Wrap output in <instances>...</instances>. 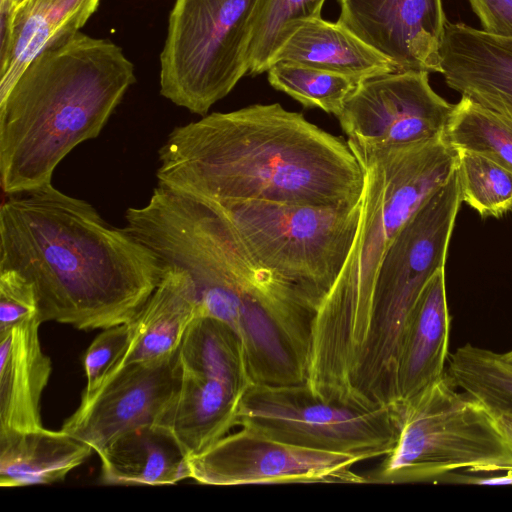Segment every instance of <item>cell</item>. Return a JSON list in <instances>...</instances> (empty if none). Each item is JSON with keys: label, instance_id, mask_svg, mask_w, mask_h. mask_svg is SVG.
I'll list each match as a JSON object with an SVG mask.
<instances>
[{"label": "cell", "instance_id": "5", "mask_svg": "<svg viewBox=\"0 0 512 512\" xmlns=\"http://www.w3.org/2000/svg\"><path fill=\"white\" fill-rule=\"evenodd\" d=\"M399 408L396 445L368 483L432 482L458 470L512 474V445L487 408L446 372Z\"/></svg>", "mask_w": 512, "mask_h": 512}, {"label": "cell", "instance_id": "6", "mask_svg": "<svg viewBox=\"0 0 512 512\" xmlns=\"http://www.w3.org/2000/svg\"><path fill=\"white\" fill-rule=\"evenodd\" d=\"M218 204L251 255L318 309L352 249L362 199L339 206L266 201Z\"/></svg>", "mask_w": 512, "mask_h": 512}, {"label": "cell", "instance_id": "10", "mask_svg": "<svg viewBox=\"0 0 512 512\" xmlns=\"http://www.w3.org/2000/svg\"><path fill=\"white\" fill-rule=\"evenodd\" d=\"M454 105L432 89L428 72H391L360 81L337 118L348 141L385 147L444 133Z\"/></svg>", "mask_w": 512, "mask_h": 512}, {"label": "cell", "instance_id": "26", "mask_svg": "<svg viewBox=\"0 0 512 512\" xmlns=\"http://www.w3.org/2000/svg\"><path fill=\"white\" fill-rule=\"evenodd\" d=\"M326 0H257L250 20L248 65L252 75L267 72L290 29L321 17Z\"/></svg>", "mask_w": 512, "mask_h": 512}, {"label": "cell", "instance_id": "14", "mask_svg": "<svg viewBox=\"0 0 512 512\" xmlns=\"http://www.w3.org/2000/svg\"><path fill=\"white\" fill-rule=\"evenodd\" d=\"M440 56L450 88L512 119V37L447 21Z\"/></svg>", "mask_w": 512, "mask_h": 512}, {"label": "cell", "instance_id": "19", "mask_svg": "<svg viewBox=\"0 0 512 512\" xmlns=\"http://www.w3.org/2000/svg\"><path fill=\"white\" fill-rule=\"evenodd\" d=\"M244 393L207 375L181 371L179 390L160 423L189 456L200 453L237 426Z\"/></svg>", "mask_w": 512, "mask_h": 512}, {"label": "cell", "instance_id": "23", "mask_svg": "<svg viewBox=\"0 0 512 512\" xmlns=\"http://www.w3.org/2000/svg\"><path fill=\"white\" fill-rule=\"evenodd\" d=\"M182 372L218 378L241 393L252 384L239 338L224 322L198 316L178 348Z\"/></svg>", "mask_w": 512, "mask_h": 512}, {"label": "cell", "instance_id": "15", "mask_svg": "<svg viewBox=\"0 0 512 512\" xmlns=\"http://www.w3.org/2000/svg\"><path fill=\"white\" fill-rule=\"evenodd\" d=\"M198 316L199 302L191 277L181 268L168 266L153 293L128 322L127 344L99 383L128 365L175 353Z\"/></svg>", "mask_w": 512, "mask_h": 512}, {"label": "cell", "instance_id": "4", "mask_svg": "<svg viewBox=\"0 0 512 512\" xmlns=\"http://www.w3.org/2000/svg\"><path fill=\"white\" fill-rule=\"evenodd\" d=\"M136 82L108 39L80 31L37 55L0 98V174L7 195L51 183L58 164L96 138Z\"/></svg>", "mask_w": 512, "mask_h": 512}, {"label": "cell", "instance_id": "16", "mask_svg": "<svg viewBox=\"0 0 512 512\" xmlns=\"http://www.w3.org/2000/svg\"><path fill=\"white\" fill-rule=\"evenodd\" d=\"M450 323L445 268H441L422 289L404 328L396 368L397 404L416 396L445 374Z\"/></svg>", "mask_w": 512, "mask_h": 512}, {"label": "cell", "instance_id": "27", "mask_svg": "<svg viewBox=\"0 0 512 512\" xmlns=\"http://www.w3.org/2000/svg\"><path fill=\"white\" fill-rule=\"evenodd\" d=\"M267 73L270 85L276 90L304 107L319 108L336 117L360 82L340 73L291 61L275 62Z\"/></svg>", "mask_w": 512, "mask_h": 512}, {"label": "cell", "instance_id": "21", "mask_svg": "<svg viewBox=\"0 0 512 512\" xmlns=\"http://www.w3.org/2000/svg\"><path fill=\"white\" fill-rule=\"evenodd\" d=\"M278 61L324 69L358 81L397 72L389 59L352 32L321 17L299 21L290 29L272 64Z\"/></svg>", "mask_w": 512, "mask_h": 512}, {"label": "cell", "instance_id": "24", "mask_svg": "<svg viewBox=\"0 0 512 512\" xmlns=\"http://www.w3.org/2000/svg\"><path fill=\"white\" fill-rule=\"evenodd\" d=\"M445 135L458 151L482 155L512 171V119L462 96Z\"/></svg>", "mask_w": 512, "mask_h": 512}, {"label": "cell", "instance_id": "28", "mask_svg": "<svg viewBox=\"0 0 512 512\" xmlns=\"http://www.w3.org/2000/svg\"><path fill=\"white\" fill-rule=\"evenodd\" d=\"M458 152L462 202L482 217H500L512 210V171L482 155Z\"/></svg>", "mask_w": 512, "mask_h": 512}, {"label": "cell", "instance_id": "18", "mask_svg": "<svg viewBox=\"0 0 512 512\" xmlns=\"http://www.w3.org/2000/svg\"><path fill=\"white\" fill-rule=\"evenodd\" d=\"M100 0H26L1 22L0 98L28 64L47 47L76 33L97 10Z\"/></svg>", "mask_w": 512, "mask_h": 512}, {"label": "cell", "instance_id": "22", "mask_svg": "<svg viewBox=\"0 0 512 512\" xmlns=\"http://www.w3.org/2000/svg\"><path fill=\"white\" fill-rule=\"evenodd\" d=\"M93 451L62 429L0 432V486L13 488L63 480Z\"/></svg>", "mask_w": 512, "mask_h": 512}, {"label": "cell", "instance_id": "33", "mask_svg": "<svg viewBox=\"0 0 512 512\" xmlns=\"http://www.w3.org/2000/svg\"><path fill=\"white\" fill-rule=\"evenodd\" d=\"M26 0H0V12L13 14Z\"/></svg>", "mask_w": 512, "mask_h": 512}, {"label": "cell", "instance_id": "25", "mask_svg": "<svg viewBox=\"0 0 512 512\" xmlns=\"http://www.w3.org/2000/svg\"><path fill=\"white\" fill-rule=\"evenodd\" d=\"M447 361L446 373L458 389L487 408L512 411V364L501 353L467 343Z\"/></svg>", "mask_w": 512, "mask_h": 512}, {"label": "cell", "instance_id": "17", "mask_svg": "<svg viewBox=\"0 0 512 512\" xmlns=\"http://www.w3.org/2000/svg\"><path fill=\"white\" fill-rule=\"evenodd\" d=\"M39 317L0 333V432L43 427L41 397L51 371L42 350Z\"/></svg>", "mask_w": 512, "mask_h": 512}, {"label": "cell", "instance_id": "31", "mask_svg": "<svg viewBox=\"0 0 512 512\" xmlns=\"http://www.w3.org/2000/svg\"><path fill=\"white\" fill-rule=\"evenodd\" d=\"M482 30L512 37V0H469Z\"/></svg>", "mask_w": 512, "mask_h": 512}, {"label": "cell", "instance_id": "3", "mask_svg": "<svg viewBox=\"0 0 512 512\" xmlns=\"http://www.w3.org/2000/svg\"><path fill=\"white\" fill-rule=\"evenodd\" d=\"M347 143L364 171L361 221L346 262L315 313L307 370L313 388L333 395L349 390L388 248L403 225L449 181L459 160L445 133L385 147Z\"/></svg>", "mask_w": 512, "mask_h": 512}, {"label": "cell", "instance_id": "11", "mask_svg": "<svg viewBox=\"0 0 512 512\" xmlns=\"http://www.w3.org/2000/svg\"><path fill=\"white\" fill-rule=\"evenodd\" d=\"M462 203L457 169L403 225L379 267L371 310L403 325L430 278L445 268L449 241Z\"/></svg>", "mask_w": 512, "mask_h": 512}, {"label": "cell", "instance_id": "9", "mask_svg": "<svg viewBox=\"0 0 512 512\" xmlns=\"http://www.w3.org/2000/svg\"><path fill=\"white\" fill-rule=\"evenodd\" d=\"M228 433L188 457L190 479L216 486L286 483H368L353 455L283 442L251 427Z\"/></svg>", "mask_w": 512, "mask_h": 512}, {"label": "cell", "instance_id": "29", "mask_svg": "<svg viewBox=\"0 0 512 512\" xmlns=\"http://www.w3.org/2000/svg\"><path fill=\"white\" fill-rule=\"evenodd\" d=\"M37 317L39 303L33 285L14 270H0V333Z\"/></svg>", "mask_w": 512, "mask_h": 512}, {"label": "cell", "instance_id": "30", "mask_svg": "<svg viewBox=\"0 0 512 512\" xmlns=\"http://www.w3.org/2000/svg\"><path fill=\"white\" fill-rule=\"evenodd\" d=\"M129 337V324L124 323L104 329L90 344L84 355L86 387L83 393L90 392L103 375L118 359Z\"/></svg>", "mask_w": 512, "mask_h": 512}, {"label": "cell", "instance_id": "12", "mask_svg": "<svg viewBox=\"0 0 512 512\" xmlns=\"http://www.w3.org/2000/svg\"><path fill=\"white\" fill-rule=\"evenodd\" d=\"M181 382L178 350L166 357L128 365L83 393L62 430L97 454L125 432L159 424Z\"/></svg>", "mask_w": 512, "mask_h": 512}, {"label": "cell", "instance_id": "7", "mask_svg": "<svg viewBox=\"0 0 512 512\" xmlns=\"http://www.w3.org/2000/svg\"><path fill=\"white\" fill-rule=\"evenodd\" d=\"M257 0H175L160 53V94L200 116L249 72Z\"/></svg>", "mask_w": 512, "mask_h": 512}, {"label": "cell", "instance_id": "13", "mask_svg": "<svg viewBox=\"0 0 512 512\" xmlns=\"http://www.w3.org/2000/svg\"><path fill=\"white\" fill-rule=\"evenodd\" d=\"M338 24L389 59L397 72L441 71L442 0H337Z\"/></svg>", "mask_w": 512, "mask_h": 512}, {"label": "cell", "instance_id": "2", "mask_svg": "<svg viewBox=\"0 0 512 512\" xmlns=\"http://www.w3.org/2000/svg\"><path fill=\"white\" fill-rule=\"evenodd\" d=\"M167 265L125 227L52 183L8 195L0 209V270L34 287L42 322L80 330L130 322Z\"/></svg>", "mask_w": 512, "mask_h": 512}, {"label": "cell", "instance_id": "1", "mask_svg": "<svg viewBox=\"0 0 512 512\" xmlns=\"http://www.w3.org/2000/svg\"><path fill=\"white\" fill-rule=\"evenodd\" d=\"M163 184L217 203L355 205L364 171L347 141L279 103L214 112L160 147Z\"/></svg>", "mask_w": 512, "mask_h": 512}, {"label": "cell", "instance_id": "20", "mask_svg": "<svg viewBox=\"0 0 512 512\" xmlns=\"http://www.w3.org/2000/svg\"><path fill=\"white\" fill-rule=\"evenodd\" d=\"M98 455L104 484L168 485L190 479L188 455L161 424L131 429Z\"/></svg>", "mask_w": 512, "mask_h": 512}, {"label": "cell", "instance_id": "34", "mask_svg": "<svg viewBox=\"0 0 512 512\" xmlns=\"http://www.w3.org/2000/svg\"><path fill=\"white\" fill-rule=\"evenodd\" d=\"M501 356L506 362L512 364V350L505 353H501Z\"/></svg>", "mask_w": 512, "mask_h": 512}, {"label": "cell", "instance_id": "8", "mask_svg": "<svg viewBox=\"0 0 512 512\" xmlns=\"http://www.w3.org/2000/svg\"><path fill=\"white\" fill-rule=\"evenodd\" d=\"M399 404L374 409L315 396L306 383L251 384L237 425L305 448L345 453L361 461L386 456L399 435Z\"/></svg>", "mask_w": 512, "mask_h": 512}, {"label": "cell", "instance_id": "32", "mask_svg": "<svg viewBox=\"0 0 512 512\" xmlns=\"http://www.w3.org/2000/svg\"><path fill=\"white\" fill-rule=\"evenodd\" d=\"M487 408V407H486ZM487 410L492 415L495 423L507 438L509 443L512 445V411L490 409Z\"/></svg>", "mask_w": 512, "mask_h": 512}]
</instances>
